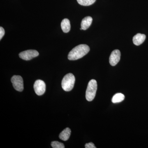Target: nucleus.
I'll return each mask as SVG.
<instances>
[{"label": "nucleus", "mask_w": 148, "mask_h": 148, "mask_svg": "<svg viewBox=\"0 0 148 148\" xmlns=\"http://www.w3.org/2000/svg\"><path fill=\"white\" fill-rule=\"evenodd\" d=\"M90 51V48L86 45L82 44L74 47L69 52L68 59L74 61L82 58Z\"/></svg>", "instance_id": "obj_1"}, {"label": "nucleus", "mask_w": 148, "mask_h": 148, "mask_svg": "<svg viewBox=\"0 0 148 148\" xmlns=\"http://www.w3.org/2000/svg\"><path fill=\"white\" fill-rule=\"evenodd\" d=\"M75 79L72 73L66 75L62 79L61 82L62 87L66 91H70L73 88Z\"/></svg>", "instance_id": "obj_2"}, {"label": "nucleus", "mask_w": 148, "mask_h": 148, "mask_svg": "<svg viewBox=\"0 0 148 148\" xmlns=\"http://www.w3.org/2000/svg\"><path fill=\"white\" fill-rule=\"evenodd\" d=\"M97 90V83L95 79L90 80L88 85L86 92V98L88 101H91L95 98Z\"/></svg>", "instance_id": "obj_3"}, {"label": "nucleus", "mask_w": 148, "mask_h": 148, "mask_svg": "<svg viewBox=\"0 0 148 148\" xmlns=\"http://www.w3.org/2000/svg\"><path fill=\"white\" fill-rule=\"evenodd\" d=\"M14 88L18 91H23L24 90V82L22 77L19 75H14L11 78Z\"/></svg>", "instance_id": "obj_4"}, {"label": "nucleus", "mask_w": 148, "mask_h": 148, "mask_svg": "<svg viewBox=\"0 0 148 148\" xmlns=\"http://www.w3.org/2000/svg\"><path fill=\"white\" fill-rule=\"evenodd\" d=\"M39 55V53L36 50H27L19 53V56L21 59L26 61H29Z\"/></svg>", "instance_id": "obj_5"}, {"label": "nucleus", "mask_w": 148, "mask_h": 148, "mask_svg": "<svg viewBox=\"0 0 148 148\" xmlns=\"http://www.w3.org/2000/svg\"><path fill=\"white\" fill-rule=\"evenodd\" d=\"M36 94L38 95H42L45 92L46 85L44 82L41 80H37L34 86Z\"/></svg>", "instance_id": "obj_6"}, {"label": "nucleus", "mask_w": 148, "mask_h": 148, "mask_svg": "<svg viewBox=\"0 0 148 148\" xmlns=\"http://www.w3.org/2000/svg\"><path fill=\"white\" fill-rule=\"evenodd\" d=\"M121 58V52L118 49L112 51L110 56L109 62L112 66H115L119 62Z\"/></svg>", "instance_id": "obj_7"}, {"label": "nucleus", "mask_w": 148, "mask_h": 148, "mask_svg": "<svg viewBox=\"0 0 148 148\" xmlns=\"http://www.w3.org/2000/svg\"><path fill=\"white\" fill-rule=\"evenodd\" d=\"M146 36L145 34H138L135 35L133 38V42L135 45L139 46L146 39Z\"/></svg>", "instance_id": "obj_8"}, {"label": "nucleus", "mask_w": 148, "mask_h": 148, "mask_svg": "<svg viewBox=\"0 0 148 148\" xmlns=\"http://www.w3.org/2000/svg\"><path fill=\"white\" fill-rule=\"evenodd\" d=\"M92 21V18L91 16H88L84 17L82 19L81 24V26L82 30H86L88 29L91 25Z\"/></svg>", "instance_id": "obj_9"}, {"label": "nucleus", "mask_w": 148, "mask_h": 148, "mask_svg": "<svg viewBox=\"0 0 148 148\" xmlns=\"http://www.w3.org/2000/svg\"><path fill=\"white\" fill-rule=\"evenodd\" d=\"M71 130L69 127H67L60 133L59 138L63 141H67L71 136Z\"/></svg>", "instance_id": "obj_10"}, {"label": "nucleus", "mask_w": 148, "mask_h": 148, "mask_svg": "<svg viewBox=\"0 0 148 148\" xmlns=\"http://www.w3.org/2000/svg\"><path fill=\"white\" fill-rule=\"evenodd\" d=\"M61 27L64 33H67L69 32L71 27L70 20L68 18L63 19L61 23Z\"/></svg>", "instance_id": "obj_11"}, {"label": "nucleus", "mask_w": 148, "mask_h": 148, "mask_svg": "<svg viewBox=\"0 0 148 148\" xmlns=\"http://www.w3.org/2000/svg\"><path fill=\"white\" fill-rule=\"evenodd\" d=\"M125 96L123 94L121 93H116L114 95L112 98V102L114 103H119L124 100Z\"/></svg>", "instance_id": "obj_12"}, {"label": "nucleus", "mask_w": 148, "mask_h": 148, "mask_svg": "<svg viewBox=\"0 0 148 148\" xmlns=\"http://www.w3.org/2000/svg\"><path fill=\"white\" fill-rule=\"evenodd\" d=\"M96 0H77V1L80 5L89 6L95 2Z\"/></svg>", "instance_id": "obj_13"}, {"label": "nucleus", "mask_w": 148, "mask_h": 148, "mask_svg": "<svg viewBox=\"0 0 148 148\" xmlns=\"http://www.w3.org/2000/svg\"><path fill=\"white\" fill-rule=\"evenodd\" d=\"M51 146L53 148H64V144L58 141H53L51 143Z\"/></svg>", "instance_id": "obj_14"}, {"label": "nucleus", "mask_w": 148, "mask_h": 148, "mask_svg": "<svg viewBox=\"0 0 148 148\" xmlns=\"http://www.w3.org/2000/svg\"><path fill=\"white\" fill-rule=\"evenodd\" d=\"M85 147L86 148H96L95 145L92 143H86L85 145Z\"/></svg>", "instance_id": "obj_15"}, {"label": "nucleus", "mask_w": 148, "mask_h": 148, "mask_svg": "<svg viewBox=\"0 0 148 148\" xmlns=\"http://www.w3.org/2000/svg\"><path fill=\"white\" fill-rule=\"evenodd\" d=\"M5 35V30L3 27H0V39L1 40Z\"/></svg>", "instance_id": "obj_16"}]
</instances>
